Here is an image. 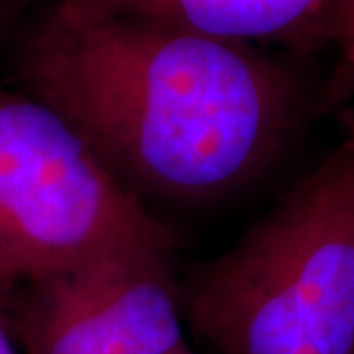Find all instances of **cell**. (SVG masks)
<instances>
[{
    "label": "cell",
    "mask_w": 354,
    "mask_h": 354,
    "mask_svg": "<svg viewBox=\"0 0 354 354\" xmlns=\"http://www.w3.org/2000/svg\"><path fill=\"white\" fill-rule=\"evenodd\" d=\"M16 73L138 197L215 203L276 164L304 113L297 77L250 44L53 0Z\"/></svg>",
    "instance_id": "cell-1"
},
{
    "label": "cell",
    "mask_w": 354,
    "mask_h": 354,
    "mask_svg": "<svg viewBox=\"0 0 354 354\" xmlns=\"http://www.w3.org/2000/svg\"><path fill=\"white\" fill-rule=\"evenodd\" d=\"M341 142L179 288L218 354H354V101Z\"/></svg>",
    "instance_id": "cell-2"
},
{
    "label": "cell",
    "mask_w": 354,
    "mask_h": 354,
    "mask_svg": "<svg viewBox=\"0 0 354 354\" xmlns=\"http://www.w3.org/2000/svg\"><path fill=\"white\" fill-rule=\"evenodd\" d=\"M179 234L50 106L0 85V288Z\"/></svg>",
    "instance_id": "cell-3"
},
{
    "label": "cell",
    "mask_w": 354,
    "mask_h": 354,
    "mask_svg": "<svg viewBox=\"0 0 354 354\" xmlns=\"http://www.w3.org/2000/svg\"><path fill=\"white\" fill-rule=\"evenodd\" d=\"M177 248L130 246L0 288L20 354H167L185 342Z\"/></svg>",
    "instance_id": "cell-4"
},
{
    "label": "cell",
    "mask_w": 354,
    "mask_h": 354,
    "mask_svg": "<svg viewBox=\"0 0 354 354\" xmlns=\"http://www.w3.org/2000/svg\"><path fill=\"white\" fill-rule=\"evenodd\" d=\"M53 2V0H14ZM106 10L142 14L205 36L239 44L290 41L317 46V28L329 0H65Z\"/></svg>",
    "instance_id": "cell-5"
},
{
    "label": "cell",
    "mask_w": 354,
    "mask_h": 354,
    "mask_svg": "<svg viewBox=\"0 0 354 354\" xmlns=\"http://www.w3.org/2000/svg\"><path fill=\"white\" fill-rule=\"evenodd\" d=\"M317 44H330L337 62L317 97V113L342 111L354 101V0H329L317 28Z\"/></svg>",
    "instance_id": "cell-6"
},
{
    "label": "cell",
    "mask_w": 354,
    "mask_h": 354,
    "mask_svg": "<svg viewBox=\"0 0 354 354\" xmlns=\"http://www.w3.org/2000/svg\"><path fill=\"white\" fill-rule=\"evenodd\" d=\"M0 354H20L12 335L8 330V325H6V319H4V313H2V305H0Z\"/></svg>",
    "instance_id": "cell-7"
},
{
    "label": "cell",
    "mask_w": 354,
    "mask_h": 354,
    "mask_svg": "<svg viewBox=\"0 0 354 354\" xmlns=\"http://www.w3.org/2000/svg\"><path fill=\"white\" fill-rule=\"evenodd\" d=\"M10 2H14V0H0V24H2L4 16L8 14V6H10Z\"/></svg>",
    "instance_id": "cell-8"
},
{
    "label": "cell",
    "mask_w": 354,
    "mask_h": 354,
    "mask_svg": "<svg viewBox=\"0 0 354 354\" xmlns=\"http://www.w3.org/2000/svg\"><path fill=\"white\" fill-rule=\"evenodd\" d=\"M167 354H195V353L191 351L189 344H187V342H183L181 346H177L176 351H171V353H167Z\"/></svg>",
    "instance_id": "cell-9"
}]
</instances>
